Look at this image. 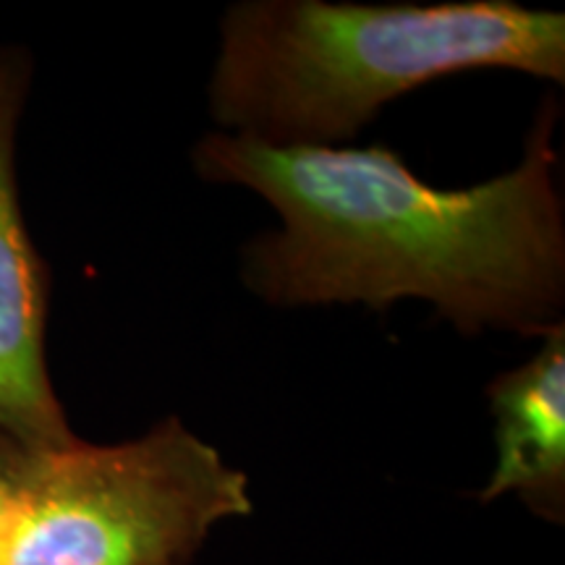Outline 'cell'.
I'll return each instance as SVG.
<instances>
[{
  "instance_id": "1",
  "label": "cell",
  "mask_w": 565,
  "mask_h": 565,
  "mask_svg": "<svg viewBox=\"0 0 565 565\" xmlns=\"http://www.w3.org/2000/svg\"><path fill=\"white\" fill-rule=\"evenodd\" d=\"M557 108L542 105L511 171L437 189L391 147H270L207 134L200 179L252 189L280 228L246 244L242 280L273 307L422 299L463 333L542 335L565 309Z\"/></svg>"
},
{
  "instance_id": "2",
  "label": "cell",
  "mask_w": 565,
  "mask_h": 565,
  "mask_svg": "<svg viewBox=\"0 0 565 565\" xmlns=\"http://www.w3.org/2000/svg\"><path fill=\"white\" fill-rule=\"evenodd\" d=\"M469 68L565 82V17L513 0H244L221 21L210 113L270 147H345L387 103Z\"/></svg>"
},
{
  "instance_id": "3",
  "label": "cell",
  "mask_w": 565,
  "mask_h": 565,
  "mask_svg": "<svg viewBox=\"0 0 565 565\" xmlns=\"http://www.w3.org/2000/svg\"><path fill=\"white\" fill-rule=\"evenodd\" d=\"M252 508L249 477L168 416L134 440L40 454L0 524V565H192Z\"/></svg>"
},
{
  "instance_id": "4",
  "label": "cell",
  "mask_w": 565,
  "mask_h": 565,
  "mask_svg": "<svg viewBox=\"0 0 565 565\" xmlns=\"http://www.w3.org/2000/svg\"><path fill=\"white\" fill-rule=\"evenodd\" d=\"M32 76L24 47H0V429L32 454H53L79 437L47 372L51 278L19 202L17 139Z\"/></svg>"
},
{
  "instance_id": "5",
  "label": "cell",
  "mask_w": 565,
  "mask_h": 565,
  "mask_svg": "<svg viewBox=\"0 0 565 565\" xmlns=\"http://www.w3.org/2000/svg\"><path fill=\"white\" fill-rule=\"evenodd\" d=\"M494 419L490 482L479 500L513 494L540 519L565 515V324L542 338V349L519 370L487 387Z\"/></svg>"
},
{
  "instance_id": "6",
  "label": "cell",
  "mask_w": 565,
  "mask_h": 565,
  "mask_svg": "<svg viewBox=\"0 0 565 565\" xmlns=\"http://www.w3.org/2000/svg\"><path fill=\"white\" fill-rule=\"evenodd\" d=\"M38 456L40 454H32L17 437L0 429V524H3L21 490H24Z\"/></svg>"
}]
</instances>
